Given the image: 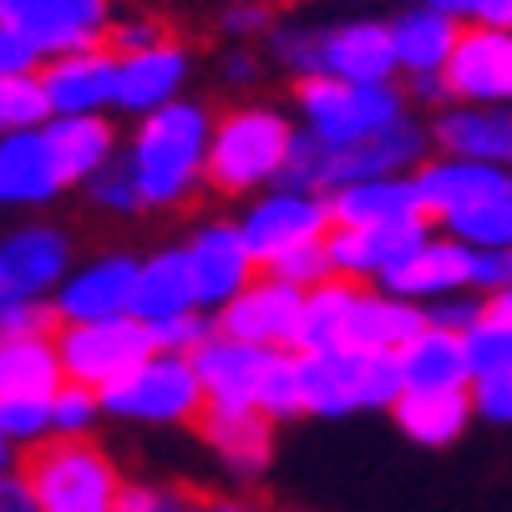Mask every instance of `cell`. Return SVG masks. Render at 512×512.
Wrapping results in <instances>:
<instances>
[{
  "label": "cell",
  "instance_id": "f35d334b",
  "mask_svg": "<svg viewBox=\"0 0 512 512\" xmlns=\"http://www.w3.org/2000/svg\"><path fill=\"white\" fill-rule=\"evenodd\" d=\"M51 416H56V436H97L102 416H107V401L97 386H77L66 381L56 396H51Z\"/></svg>",
  "mask_w": 512,
  "mask_h": 512
},
{
  "label": "cell",
  "instance_id": "7a4b0ae2",
  "mask_svg": "<svg viewBox=\"0 0 512 512\" xmlns=\"http://www.w3.org/2000/svg\"><path fill=\"white\" fill-rule=\"evenodd\" d=\"M264 56L279 77H340V82H401L391 16L345 11V16H279L264 36Z\"/></svg>",
  "mask_w": 512,
  "mask_h": 512
},
{
  "label": "cell",
  "instance_id": "681fc988",
  "mask_svg": "<svg viewBox=\"0 0 512 512\" xmlns=\"http://www.w3.org/2000/svg\"><path fill=\"white\" fill-rule=\"evenodd\" d=\"M11 71H41V56H36V46L26 36L0 26V77H11Z\"/></svg>",
  "mask_w": 512,
  "mask_h": 512
},
{
  "label": "cell",
  "instance_id": "8d00e7d4",
  "mask_svg": "<svg viewBox=\"0 0 512 512\" xmlns=\"http://www.w3.org/2000/svg\"><path fill=\"white\" fill-rule=\"evenodd\" d=\"M82 193H87V203L102 218H137V213H148V208H142V193H137V178H132V168L122 158L107 163L97 178H87Z\"/></svg>",
  "mask_w": 512,
  "mask_h": 512
},
{
  "label": "cell",
  "instance_id": "d4e9b609",
  "mask_svg": "<svg viewBox=\"0 0 512 512\" xmlns=\"http://www.w3.org/2000/svg\"><path fill=\"white\" fill-rule=\"evenodd\" d=\"M386 289H396L401 300H411V305H436V300H447V295H467L472 289V244H462L457 234H447V229H436L391 279H386ZM477 295V289H472Z\"/></svg>",
  "mask_w": 512,
  "mask_h": 512
},
{
  "label": "cell",
  "instance_id": "bcb514c9",
  "mask_svg": "<svg viewBox=\"0 0 512 512\" xmlns=\"http://www.w3.org/2000/svg\"><path fill=\"white\" fill-rule=\"evenodd\" d=\"M61 325L51 300H6L0 305V335H51Z\"/></svg>",
  "mask_w": 512,
  "mask_h": 512
},
{
  "label": "cell",
  "instance_id": "3957f363",
  "mask_svg": "<svg viewBox=\"0 0 512 512\" xmlns=\"http://www.w3.org/2000/svg\"><path fill=\"white\" fill-rule=\"evenodd\" d=\"M300 137L295 107L269 97H229L213 117L208 142V198H254L289 173V153Z\"/></svg>",
  "mask_w": 512,
  "mask_h": 512
},
{
  "label": "cell",
  "instance_id": "cb8c5ba5",
  "mask_svg": "<svg viewBox=\"0 0 512 512\" xmlns=\"http://www.w3.org/2000/svg\"><path fill=\"white\" fill-rule=\"evenodd\" d=\"M41 132L56 148V163H61L71 188H82L107 163H117L122 142H127V127L117 122V112H56Z\"/></svg>",
  "mask_w": 512,
  "mask_h": 512
},
{
  "label": "cell",
  "instance_id": "ab89813d",
  "mask_svg": "<svg viewBox=\"0 0 512 512\" xmlns=\"http://www.w3.org/2000/svg\"><path fill=\"white\" fill-rule=\"evenodd\" d=\"M284 11L274 0H224V11H218V36L224 41H249V46H264V36L274 31Z\"/></svg>",
  "mask_w": 512,
  "mask_h": 512
},
{
  "label": "cell",
  "instance_id": "7402d4cb",
  "mask_svg": "<svg viewBox=\"0 0 512 512\" xmlns=\"http://www.w3.org/2000/svg\"><path fill=\"white\" fill-rule=\"evenodd\" d=\"M411 178H416V193H421V213L436 229L452 224L457 213H467V208H477V203L512 188V173H502L492 163H477V158H462V153H442V148H436Z\"/></svg>",
  "mask_w": 512,
  "mask_h": 512
},
{
  "label": "cell",
  "instance_id": "db71d44e",
  "mask_svg": "<svg viewBox=\"0 0 512 512\" xmlns=\"http://www.w3.org/2000/svg\"><path fill=\"white\" fill-rule=\"evenodd\" d=\"M487 315L512 320V284H507V289H497V295H487Z\"/></svg>",
  "mask_w": 512,
  "mask_h": 512
},
{
  "label": "cell",
  "instance_id": "7dc6e473",
  "mask_svg": "<svg viewBox=\"0 0 512 512\" xmlns=\"http://www.w3.org/2000/svg\"><path fill=\"white\" fill-rule=\"evenodd\" d=\"M482 310H487V295H447V300H436V305H426V320H436V325H447V330H472L477 320H482Z\"/></svg>",
  "mask_w": 512,
  "mask_h": 512
},
{
  "label": "cell",
  "instance_id": "11a10c76",
  "mask_svg": "<svg viewBox=\"0 0 512 512\" xmlns=\"http://www.w3.org/2000/svg\"><path fill=\"white\" fill-rule=\"evenodd\" d=\"M391 6H431V0H391Z\"/></svg>",
  "mask_w": 512,
  "mask_h": 512
},
{
  "label": "cell",
  "instance_id": "f546056e",
  "mask_svg": "<svg viewBox=\"0 0 512 512\" xmlns=\"http://www.w3.org/2000/svg\"><path fill=\"white\" fill-rule=\"evenodd\" d=\"M188 310H203V305H198V284H193V264H188L183 239L163 244L153 254H142L132 315L158 325V320H173V315H188Z\"/></svg>",
  "mask_w": 512,
  "mask_h": 512
},
{
  "label": "cell",
  "instance_id": "4dcf8cb0",
  "mask_svg": "<svg viewBox=\"0 0 512 512\" xmlns=\"http://www.w3.org/2000/svg\"><path fill=\"white\" fill-rule=\"evenodd\" d=\"M66 386V365L56 330L51 335H0V401L6 396H41L51 401Z\"/></svg>",
  "mask_w": 512,
  "mask_h": 512
},
{
  "label": "cell",
  "instance_id": "52a82bcc",
  "mask_svg": "<svg viewBox=\"0 0 512 512\" xmlns=\"http://www.w3.org/2000/svg\"><path fill=\"white\" fill-rule=\"evenodd\" d=\"M41 512H117L122 502V467L97 436H51L31 447L21 462Z\"/></svg>",
  "mask_w": 512,
  "mask_h": 512
},
{
  "label": "cell",
  "instance_id": "4fadbf2b",
  "mask_svg": "<svg viewBox=\"0 0 512 512\" xmlns=\"http://www.w3.org/2000/svg\"><path fill=\"white\" fill-rule=\"evenodd\" d=\"M77 264V244L51 218H26L0 234V305L6 300H56L61 279Z\"/></svg>",
  "mask_w": 512,
  "mask_h": 512
},
{
  "label": "cell",
  "instance_id": "603a6c76",
  "mask_svg": "<svg viewBox=\"0 0 512 512\" xmlns=\"http://www.w3.org/2000/svg\"><path fill=\"white\" fill-rule=\"evenodd\" d=\"M66 173L56 163V148L46 142L41 127L31 132H11L0 137V208H21V213H41L66 193Z\"/></svg>",
  "mask_w": 512,
  "mask_h": 512
},
{
  "label": "cell",
  "instance_id": "d6986e66",
  "mask_svg": "<svg viewBox=\"0 0 512 512\" xmlns=\"http://www.w3.org/2000/svg\"><path fill=\"white\" fill-rule=\"evenodd\" d=\"M198 51L173 31L168 41L148 46V51H127L117 56V117H148L178 97H188Z\"/></svg>",
  "mask_w": 512,
  "mask_h": 512
},
{
  "label": "cell",
  "instance_id": "277c9868",
  "mask_svg": "<svg viewBox=\"0 0 512 512\" xmlns=\"http://www.w3.org/2000/svg\"><path fill=\"white\" fill-rule=\"evenodd\" d=\"M426 325V310L401 300L386 284H360V279H325L305 295V325H300V350H381L396 355L416 330Z\"/></svg>",
  "mask_w": 512,
  "mask_h": 512
},
{
  "label": "cell",
  "instance_id": "9f6ffc18",
  "mask_svg": "<svg viewBox=\"0 0 512 512\" xmlns=\"http://www.w3.org/2000/svg\"><path fill=\"white\" fill-rule=\"evenodd\" d=\"M345 6H350V11H360V6H365V0H345Z\"/></svg>",
  "mask_w": 512,
  "mask_h": 512
},
{
  "label": "cell",
  "instance_id": "60d3db41",
  "mask_svg": "<svg viewBox=\"0 0 512 512\" xmlns=\"http://www.w3.org/2000/svg\"><path fill=\"white\" fill-rule=\"evenodd\" d=\"M467 350H472V371H502V365H512V320H497L482 310V320L467 330ZM472 376V381H477Z\"/></svg>",
  "mask_w": 512,
  "mask_h": 512
},
{
  "label": "cell",
  "instance_id": "816d5d0a",
  "mask_svg": "<svg viewBox=\"0 0 512 512\" xmlns=\"http://www.w3.org/2000/svg\"><path fill=\"white\" fill-rule=\"evenodd\" d=\"M0 512H41V502H36V492H31L21 467L0 477Z\"/></svg>",
  "mask_w": 512,
  "mask_h": 512
},
{
  "label": "cell",
  "instance_id": "836d02e7",
  "mask_svg": "<svg viewBox=\"0 0 512 512\" xmlns=\"http://www.w3.org/2000/svg\"><path fill=\"white\" fill-rule=\"evenodd\" d=\"M442 229L457 234L472 249H512V188L487 198V203H477V208H467V213H457L452 224H442Z\"/></svg>",
  "mask_w": 512,
  "mask_h": 512
},
{
  "label": "cell",
  "instance_id": "d6a6232c",
  "mask_svg": "<svg viewBox=\"0 0 512 512\" xmlns=\"http://www.w3.org/2000/svg\"><path fill=\"white\" fill-rule=\"evenodd\" d=\"M51 117L56 112H51L41 71H11V77H0V137L46 127Z\"/></svg>",
  "mask_w": 512,
  "mask_h": 512
},
{
  "label": "cell",
  "instance_id": "7bdbcfd3",
  "mask_svg": "<svg viewBox=\"0 0 512 512\" xmlns=\"http://www.w3.org/2000/svg\"><path fill=\"white\" fill-rule=\"evenodd\" d=\"M472 401H477V421L512 426V365H502V371H482L472 381Z\"/></svg>",
  "mask_w": 512,
  "mask_h": 512
},
{
  "label": "cell",
  "instance_id": "f907efd6",
  "mask_svg": "<svg viewBox=\"0 0 512 512\" xmlns=\"http://www.w3.org/2000/svg\"><path fill=\"white\" fill-rule=\"evenodd\" d=\"M198 512H269V507L254 492H244V487H224V492H203Z\"/></svg>",
  "mask_w": 512,
  "mask_h": 512
},
{
  "label": "cell",
  "instance_id": "30bf717a",
  "mask_svg": "<svg viewBox=\"0 0 512 512\" xmlns=\"http://www.w3.org/2000/svg\"><path fill=\"white\" fill-rule=\"evenodd\" d=\"M239 229L259 259V269H269L274 259L325 244L335 229V213H330V193L320 188H300V183H274L254 198L239 203Z\"/></svg>",
  "mask_w": 512,
  "mask_h": 512
},
{
  "label": "cell",
  "instance_id": "e575fe53",
  "mask_svg": "<svg viewBox=\"0 0 512 512\" xmlns=\"http://www.w3.org/2000/svg\"><path fill=\"white\" fill-rule=\"evenodd\" d=\"M213 71H218V87H224L229 97H259L264 77H269V56L264 46H249V41H229L224 51L213 56Z\"/></svg>",
  "mask_w": 512,
  "mask_h": 512
},
{
  "label": "cell",
  "instance_id": "8fae6325",
  "mask_svg": "<svg viewBox=\"0 0 512 512\" xmlns=\"http://www.w3.org/2000/svg\"><path fill=\"white\" fill-rule=\"evenodd\" d=\"M56 345H61L66 381H77V386H97V391L117 386L127 371H137V365L158 350L153 325H148V320H137V315L56 325Z\"/></svg>",
  "mask_w": 512,
  "mask_h": 512
},
{
  "label": "cell",
  "instance_id": "2e32d148",
  "mask_svg": "<svg viewBox=\"0 0 512 512\" xmlns=\"http://www.w3.org/2000/svg\"><path fill=\"white\" fill-rule=\"evenodd\" d=\"M305 295L310 289L289 284L269 269L213 315V330L249 345H274V350H300V325H305Z\"/></svg>",
  "mask_w": 512,
  "mask_h": 512
},
{
  "label": "cell",
  "instance_id": "74e56055",
  "mask_svg": "<svg viewBox=\"0 0 512 512\" xmlns=\"http://www.w3.org/2000/svg\"><path fill=\"white\" fill-rule=\"evenodd\" d=\"M0 431H6L21 452L51 442V436H56L51 401H41V396H6V401H0Z\"/></svg>",
  "mask_w": 512,
  "mask_h": 512
},
{
  "label": "cell",
  "instance_id": "484cf974",
  "mask_svg": "<svg viewBox=\"0 0 512 512\" xmlns=\"http://www.w3.org/2000/svg\"><path fill=\"white\" fill-rule=\"evenodd\" d=\"M51 112H117V51L87 46L41 66Z\"/></svg>",
  "mask_w": 512,
  "mask_h": 512
},
{
  "label": "cell",
  "instance_id": "5bb4252c",
  "mask_svg": "<svg viewBox=\"0 0 512 512\" xmlns=\"http://www.w3.org/2000/svg\"><path fill=\"white\" fill-rule=\"evenodd\" d=\"M112 21H117L112 0H0V26L26 36L36 46L41 66L66 51L107 46Z\"/></svg>",
  "mask_w": 512,
  "mask_h": 512
},
{
  "label": "cell",
  "instance_id": "d590c367",
  "mask_svg": "<svg viewBox=\"0 0 512 512\" xmlns=\"http://www.w3.org/2000/svg\"><path fill=\"white\" fill-rule=\"evenodd\" d=\"M198 487L168 477H127L117 512H198Z\"/></svg>",
  "mask_w": 512,
  "mask_h": 512
},
{
  "label": "cell",
  "instance_id": "5b68a950",
  "mask_svg": "<svg viewBox=\"0 0 512 512\" xmlns=\"http://www.w3.org/2000/svg\"><path fill=\"white\" fill-rule=\"evenodd\" d=\"M193 360H198L208 406H218V411H264L279 426L305 416L300 350L249 345V340H229V335L213 330L193 350Z\"/></svg>",
  "mask_w": 512,
  "mask_h": 512
},
{
  "label": "cell",
  "instance_id": "b9f144b4",
  "mask_svg": "<svg viewBox=\"0 0 512 512\" xmlns=\"http://www.w3.org/2000/svg\"><path fill=\"white\" fill-rule=\"evenodd\" d=\"M168 36H173V26H168L163 16H153V11H117L107 46H112L117 56H127V51H148V46H158V41H168Z\"/></svg>",
  "mask_w": 512,
  "mask_h": 512
},
{
  "label": "cell",
  "instance_id": "83f0119b",
  "mask_svg": "<svg viewBox=\"0 0 512 512\" xmlns=\"http://www.w3.org/2000/svg\"><path fill=\"white\" fill-rule=\"evenodd\" d=\"M396 365H401V381L406 391H442V386H472V350H467V335L462 330H447L426 320L401 350H396Z\"/></svg>",
  "mask_w": 512,
  "mask_h": 512
},
{
  "label": "cell",
  "instance_id": "8992f818",
  "mask_svg": "<svg viewBox=\"0 0 512 512\" xmlns=\"http://www.w3.org/2000/svg\"><path fill=\"white\" fill-rule=\"evenodd\" d=\"M289 102H295L300 127L310 137L330 142V148L365 142L416 112V102L401 82H340V77L289 82Z\"/></svg>",
  "mask_w": 512,
  "mask_h": 512
},
{
  "label": "cell",
  "instance_id": "c3c4849f",
  "mask_svg": "<svg viewBox=\"0 0 512 512\" xmlns=\"http://www.w3.org/2000/svg\"><path fill=\"white\" fill-rule=\"evenodd\" d=\"M512 284V249H472V289L497 295Z\"/></svg>",
  "mask_w": 512,
  "mask_h": 512
},
{
  "label": "cell",
  "instance_id": "9c48e42d",
  "mask_svg": "<svg viewBox=\"0 0 512 512\" xmlns=\"http://www.w3.org/2000/svg\"><path fill=\"white\" fill-rule=\"evenodd\" d=\"M107 416L127 426H158V431H188L208 411V391L198 376V360L178 350H153L148 360L127 371L117 386L102 391Z\"/></svg>",
  "mask_w": 512,
  "mask_h": 512
},
{
  "label": "cell",
  "instance_id": "f5cc1de1",
  "mask_svg": "<svg viewBox=\"0 0 512 512\" xmlns=\"http://www.w3.org/2000/svg\"><path fill=\"white\" fill-rule=\"evenodd\" d=\"M21 462H26V452H21V447L11 442V436H6V431H0V477H6V472H16Z\"/></svg>",
  "mask_w": 512,
  "mask_h": 512
},
{
  "label": "cell",
  "instance_id": "ffe728a7",
  "mask_svg": "<svg viewBox=\"0 0 512 512\" xmlns=\"http://www.w3.org/2000/svg\"><path fill=\"white\" fill-rule=\"evenodd\" d=\"M436 234V224L426 213L416 218H396V224H360V229H330V264L345 279L360 284H386L426 239Z\"/></svg>",
  "mask_w": 512,
  "mask_h": 512
},
{
  "label": "cell",
  "instance_id": "f6af8a7d",
  "mask_svg": "<svg viewBox=\"0 0 512 512\" xmlns=\"http://www.w3.org/2000/svg\"><path fill=\"white\" fill-rule=\"evenodd\" d=\"M208 335H213V315L208 310H188V315H173V320H158L153 325L158 350H178V355H193Z\"/></svg>",
  "mask_w": 512,
  "mask_h": 512
},
{
  "label": "cell",
  "instance_id": "ee69618b",
  "mask_svg": "<svg viewBox=\"0 0 512 512\" xmlns=\"http://www.w3.org/2000/svg\"><path fill=\"white\" fill-rule=\"evenodd\" d=\"M269 274L289 279V284H300V289H315L325 279H335V264H330V244H310V249H295V254H284L269 264Z\"/></svg>",
  "mask_w": 512,
  "mask_h": 512
},
{
  "label": "cell",
  "instance_id": "ac0fdd59",
  "mask_svg": "<svg viewBox=\"0 0 512 512\" xmlns=\"http://www.w3.org/2000/svg\"><path fill=\"white\" fill-rule=\"evenodd\" d=\"M137 274H142V254L132 249H92L77 254L71 274L56 289V315L61 325L71 320H112V315H132L137 300Z\"/></svg>",
  "mask_w": 512,
  "mask_h": 512
},
{
  "label": "cell",
  "instance_id": "1f68e13d",
  "mask_svg": "<svg viewBox=\"0 0 512 512\" xmlns=\"http://www.w3.org/2000/svg\"><path fill=\"white\" fill-rule=\"evenodd\" d=\"M330 213L335 229H360V224H396V218H416L421 213V193L416 178H360L330 193Z\"/></svg>",
  "mask_w": 512,
  "mask_h": 512
},
{
  "label": "cell",
  "instance_id": "6da1fadb",
  "mask_svg": "<svg viewBox=\"0 0 512 512\" xmlns=\"http://www.w3.org/2000/svg\"><path fill=\"white\" fill-rule=\"evenodd\" d=\"M213 107L203 97H178L148 117L127 122L122 163L137 178L148 213H188L208 198V142H213Z\"/></svg>",
  "mask_w": 512,
  "mask_h": 512
},
{
  "label": "cell",
  "instance_id": "f1b7e54d",
  "mask_svg": "<svg viewBox=\"0 0 512 512\" xmlns=\"http://www.w3.org/2000/svg\"><path fill=\"white\" fill-rule=\"evenodd\" d=\"M396 426L406 442L416 447H452L467 436V426L477 421V401L472 386H442V391H401L391 406Z\"/></svg>",
  "mask_w": 512,
  "mask_h": 512
},
{
  "label": "cell",
  "instance_id": "ba28073f",
  "mask_svg": "<svg viewBox=\"0 0 512 512\" xmlns=\"http://www.w3.org/2000/svg\"><path fill=\"white\" fill-rule=\"evenodd\" d=\"M300 391L305 416H355V411H391L406 391L396 355L381 350H300Z\"/></svg>",
  "mask_w": 512,
  "mask_h": 512
},
{
  "label": "cell",
  "instance_id": "44dd1931",
  "mask_svg": "<svg viewBox=\"0 0 512 512\" xmlns=\"http://www.w3.org/2000/svg\"><path fill=\"white\" fill-rule=\"evenodd\" d=\"M193 431L203 436L208 457L218 462V472H224L229 487L254 492L264 482V472L274 467L279 421H269L264 411H218V406H208Z\"/></svg>",
  "mask_w": 512,
  "mask_h": 512
},
{
  "label": "cell",
  "instance_id": "e0dca14e",
  "mask_svg": "<svg viewBox=\"0 0 512 512\" xmlns=\"http://www.w3.org/2000/svg\"><path fill=\"white\" fill-rule=\"evenodd\" d=\"M507 107L512 102V31L467 21L442 71V107Z\"/></svg>",
  "mask_w": 512,
  "mask_h": 512
},
{
  "label": "cell",
  "instance_id": "9a60e30c",
  "mask_svg": "<svg viewBox=\"0 0 512 512\" xmlns=\"http://www.w3.org/2000/svg\"><path fill=\"white\" fill-rule=\"evenodd\" d=\"M188 264H193V284H198V305L208 315L224 310L239 289H249L259 279V259L239 229L234 213H203L183 239Z\"/></svg>",
  "mask_w": 512,
  "mask_h": 512
},
{
  "label": "cell",
  "instance_id": "7c38bea8",
  "mask_svg": "<svg viewBox=\"0 0 512 512\" xmlns=\"http://www.w3.org/2000/svg\"><path fill=\"white\" fill-rule=\"evenodd\" d=\"M462 16L447 6H396L391 11V41H396V66H401V87L411 92L416 107L436 112L442 107V71L452 61V46L462 36Z\"/></svg>",
  "mask_w": 512,
  "mask_h": 512
},
{
  "label": "cell",
  "instance_id": "4316f807",
  "mask_svg": "<svg viewBox=\"0 0 512 512\" xmlns=\"http://www.w3.org/2000/svg\"><path fill=\"white\" fill-rule=\"evenodd\" d=\"M431 137L442 153H462L512 173V102L507 107H462L447 102L431 112Z\"/></svg>",
  "mask_w": 512,
  "mask_h": 512
}]
</instances>
